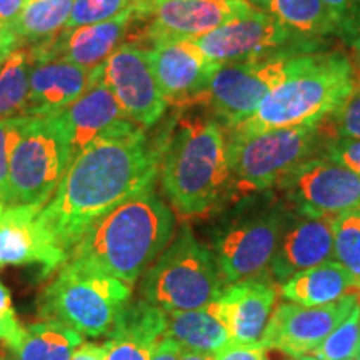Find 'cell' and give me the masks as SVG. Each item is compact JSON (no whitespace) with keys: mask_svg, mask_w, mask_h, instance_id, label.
I'll return each mask as SVG.
<instances>
[{"mask_svg":"<svg viewBox=\"0 0 360 360\" xmlns=\"http://www.w3.org/2000/svg\"><path fill=\"white\" fill-rule=\"evenodd\" d=\"M162 143L150 146L135 125L89 143L72 160L39 219L69 257L79 238L120 202L154 186Z\"/></svg>","mask_w":360,"mask_h":360,"instance_id":"6da1fadb","label":"cell"},{"mask_svg":"<svg viewBox=\"0 0 360 360\" xmlns=\"http://www.w3.org/2000/svg\"><path fill=\"white\" fill-rule=\"evenodd\" d=\"M174 231V210L148 186L90 225L65 262L132 285L170 244Z\"/></svg>","mask_w":360,"mask_h":360,"instance_id":"7a4b0ae2","label":"cell"},{"mask_svg":"<svg viewBox=\"0 0 360 360\" xmlns=\"http://www.w3.org/2000/svg\"><path fill=\"white\" fill-rule=\"evenodd\" d=\"M160 186L174 212L202 217L229 197L227 134L217 119L184 117L162 143Z\"/></svg>","mask_w":360,"mask_h":360,"instance_id":"3957f363","label":"cell"},{"mask_svg":"<svg viewBox=\"0 0 360 360\" xmlns=\"http://www.w3.org/2000/svg\"><path fill=\"white\" fill-rule=\"evenodd\" d=\"M355 87L354 67L344 53L310 52L290 57L282 82L267 94L249 119L229 134L250 135L321 122Z\"/></svg>","mask_w":360,"mask_h":360,"instance_id":"277c9868","label":"cell"},{"mask_svg":"<svg viewBox=\"0 0 360 360\" xmlns=\"http://www.w3.org/2000/svg\"><path fill=\"white\" fill-rule=\"evenodd\" d=\"M327 141L321 122L270 129L250 135L227 134L229 195H252L276 187Z\"/></svg>","mask_w":360,"mask_h":360,"instance_id":"5b68a950","label":"cell"},{"mask_svg":"<svg viewBox=\"0 0 360 360\" xmlns=\"http://www.w3.org/2000/svg\"><path fill=\"white\" fill-rule=\"evenodd\" d=\"M212 250L182 225L177 236L143 272L141 295L164 312H184L210 305L224 290Z\"/></svg>","mask_w":360,"mask_h":360,"instance_id":"8992f818","label":"cell"},{"mask_svg":"<svg viewBox=\"0 0 360 360\" xmlns=\"http://www.w3.org/2000/svg\"><path fill=\"white\" fill-rule=\"evenodd\" d=\"M130 294L132 285L119 278L64 262L40 294L39 314L84 337H101L112 330Z\"/></svg>","mask_w":360,"mask_h":360,"instance_id":"52a82bcc","label":"cell"},{"mask_svg":"<svg viewBox=\"0 0 360 360\" xmlns=\"http://www.w3.org/2000/svg\"><path fill=\"white\" fill-rule=\"evenodd\" d=\"M72 160L70 148L52 114L13 120L7 207H44Z\"/></svg>","mask_w":360,"mask_h":360,"instance_id":"ba28073f","label":"cell"},{"mask_svg":"<svg viewBox=\"0 0 360 360\" xmlns=\"http://www.w3.org/2000/svg\"><path fill=\"white\" fill-rule=\"evenodd\" d=\"M282 204H269L238 215L215 236L214 257L224 285L264 277L289 222Z\"/></svg>","mask_w":360,"mask_h":360,"instance_id":"9c48e42d","label":"cell"},{"mask_svg":"<svg viewBox=\"0 0 360 360\" xmlns=\"http://www.w3.org/2000/svg\"><path fill=\"white\" fill-rule=\"evenodd\" d=\"M192 42L209 60L219 65L278 56H302L317 49L315 39L287 29L259 8L249 15L227 22Z\"/></svg>","mask_w":360,"mask_h":360,"instance_id":"30bf717a","label":"cell"},{"mask_svg":"<svg viewBox=\"0 0 360 360\" xmlns=\"http://www.w3.org/2000/svg\"><path fill=\"white\" fill-rule=\"evenodd\" d=\"M289 60L290 57L278 56L219 65L200 103L212 110L224 129L237 127L282 82Z\"/></svg>","mask_w":360,"mask_h":360,"instance_id":"8fae6325","label":"cell"},{"mask_svg":"<svg viewBox=\"0 0 360 360\" xmlns=\"http://www.w3.org/2000/svg\"><path fill=\"white\" fill-rule=\"evenodd\" d=\"M299 214L337 220L360 212V177L328 157H312L277 186Z\"/></svg>","mask_w":360,"mask_h":360,"instance_id":"7c38bea8","label":"cell"},{"mask_svg":"<svg viewBox=\"0 0 360 360\" xmlns=\"http://www.w3.org/2000/svg\"><path fill=\"white\" fill-rule=\"evenodd\" d=\"M102 82L120 109L139 127H152L167 110V101L152 70L148 53L134 44H122L102 64Z\"/></svg>","mask_w":360,"mask_h":360,"instance_id":"4fadbf2b","label":"cell"},{"mask_svg":"<svg viewBox=\"0 0 360 360\" xmlns=\"http://www.w3.org/2000/svg\"><path fill=\"white\" fill-rule=\"evenodd\" d=\"M357 304L359 294L312 307L294 302L278 304L260 342L265 349L274 347L290 357H304L312 354L349 317Z\"/></svg>","mask_w":360,"mask_h":360,"instance_id":"5bb4252c","label":"cell"},{"mask_svg":"<svg viewBox=\"0 0 360 360\" xmlns=\"http://www.w3.org/2000/svg\"><path fill=\"white\" fill-rule=\"evenodd\" d=\"M147 53L167 103L197 105L202 102L219 64L209 60L192 40L155 42Z\"/></svg>","mask_w":360,"mask_h":360,"instance_id":"9a60e30c","label":"cell"},{"mask_svg":"<svg viewBox=\"0 0 360 360\" xmlns=\"http://www.w3.org/2000/svg\"><path fill=\"white\" fill-rule=\"evenodd\" d=\"M255 11L249 0H162L150 13L147 39L195 40Z\"/></svg>","mask_w":360,"mask_h":360,"instance_id":"2e32d148","label":"cell"},{"mask_svg":"<svg viewBox=\"0 0 360 360\" xmlns=\"http://www.w3.org/2000/svg\"><path fill=\"white\" fill-rule=\"evenodd\" d=\"M277 297L278 290L272 283L264 277H255L225 285L207 307L227 328L231 342L257 344L265 334Z\"/></svg>","mask_w":360,"mask_h":360,"instance_id":"e0dca14e","label":"cell"},{"mask_svg":"<svg viewBox=\"0 0 360 360\" xmlns=\"http://www.w3.org/2000/svg\"><path fill=\"white\" fill-rule=\"evenodd\" d=\"M135 19L134 8L114 17V19L77 29H64L56 37L34 44L29 47L32 62L64 58L85 69H97L119 47Z\"/></svg>","mask_w":360,"mask_h":360,"instance_id":"ac0fdd59","label":"cell"},{"mask_svg":"<svg viewBox=\"0 0 360 360\" xmlns=\"http://www.w3.org/2000/svg\"><path fill=\"white\" fill-rule=\"evenodd\" d=\"M40 209L11 205L0 215V269L39 264L47 276L65 262V252L40 222Z\"/></svg>","mask_w":360,"mask_h":360,"instance_id":"d6986e66","label":"cell"},{"mask_svg":"<svg viewBox=\"0 0 360 360\" xmlns=\"http://www.w3.org/2000/svg\"><path fill=\"white\" fill-rule=\"evenodd\" d=\"M52 115L64 134L72 159L103 135L129 130L137 125L127 119L114 94L102 82V79L77 101L65 109L53 112Z\"/></svg>","mask_w":360,"mask_h":360,"instance_id":"ffe728a7","label":"cell"},{"mask_svg":"<svg viewBox=\"0 0 360 360\" xmlns=\"http://www.w3.org/2000/svg\"><path fill=\"white\" fill-rule=\"evenodd\" d=\"M332 220L299 214L289 217L270 270L277 281L285 282L295 274L330 260L334 252Z\"/></svg>","mask_w":360,"mask_h":360,"instance_id":"44dd1931","label":"cell"},{"mask_svg":"<svg viewBox=\"0 0 360 360\" xmlns=\"http://www.w3.org/2000/svg\"><path fill=\"white\" fill-rule=\"evenodd\" d=\"M102 77V65L85 69L64 58L32 62L29 115H47L65 109Z\"/></svg>","mask_w":360,"mask_h":360,"instance_id":"7402d4cb","label":"cell"},{"mask_svg":"<svg viewBox=\"0 0 360 360\" xmlns=\"http://www.w3.org/2000/svg\"><path fill=\"white\" fill-rule=\"evenodd\" d=\"M165 328L167 312L143 299L129 302L107 334L105 360H150Z\"/></svg>","mask_w":360,"mask_h":360,"instance_id":"603a6c76","label":"cell"},{"mask_svg":"<svg viewBox=\"0 0 360 360\" xmlns=\"http://www.w3.org/2000/svg\"><path fill=\"white\" fill-rule=\"evenodd\" d=\"M282 295L299 305H327L345 295L360 294V283L337 260H327L287 278Z\"/></svg>","mask_w":360,"mask_h":360,"instance_id":"cb8c5ba5","label":"cell"},{"mask_svg":"<svg viewBox=\"0 0 360 360\" xmlns=\"http://www.w3.org/2000/svg\"><path fill=\"white\" fill-rule=\"evenodd\" d=\"M259 11L305 37L339 35L340 20L322 0H249Z\"/></svg>","mask_w":360,"mask_h":360,"instance_id":"d4e9b609","label":"cell"},{"mask_svg":"<svg viewBox=\"0 0 360 360\" xmlns=\"http://www.w3.org/2000/svg\"><path fill=\"white\" fill-rule=\"evenodd\" d=\"M165 335L179 342L186 350L202 354H215L231 342L227 328L209 307L167 312Z\"/></svg>","mask_w":360,"mask_h":360,"instance_id":"484cf974","label":"cell"},{"mask_svg":"<svg viewBox=\"0 0 360 360\" xmlns=\"http://www.w3.org/2000/svg\"><path fill=\"white\" fill-rule=\"evenodd\" d=\"M84 344V335L56 321L32 323L24 328L15 360H70Z\"/></svg>","mask_w":360,"mask_h":360,"instance_id":"4316f807","label":"cell"},{"mask_svg":"<svg viewBox=\"0 0 360 360\" xmlns=\"http://www.w3.org/2000/svg\"><path fill=\"white\" fill-rule=\"evenodd\" d=\"M74 0H29L12 24L20 44H39L65 29Z\"/></svg>","mask_w":360,"mask_h":360,"instance_id":"83f0119b","label":"cell"},{"mask_svg":"<svg viewBox=\"0 0 360 360\" xmlns=\"http://www.w3.org/2000/svg\"><path fill=\"white\" fill-rule=\"evenodd\" d=\"M30 69L32 57L25 47L15 49L0 65V120L29 115Z\"/></svg>","mask_w":360,"mask_h":360,"instance_id":"f1b7e54d","label":"cell"},{"mask_svg":"<svg viewBox=\"0 0 360 360\" xmlns=\"http://www.w3.org/2000/svg\"><path fill=\"white\" fill-rule=\"evenodd\" d=\"M334 257L360 283V212L342 215L332 224Z\"/></svg>","mask_w":360,"mask_h":360,"instance_id":"f546056e","label":"cell"},{"mask_svg":"<svg viewBox=\"0 0 360 360\" xmlns=\"http://www.w3.org/2000/svg\"><path fill=\"white\" fill-rule=\"evenodd\" d=\"M360 340V302L339 327L314 350L317 360H349L357 354Z\"/></svg>","mask_w":360,"mask_h":360,"instance_id":"4dcf8cb0","label":"cell"},{"mask_svg":"<svg viewBox=\"0 0 360 360\" xmlns=\"http://www.w3.org/2000/svg\"><path fill=\"white\" fill-rule=\"evenodd\" d=\"M321 127L327 139L345 137L360 141V82L355 80V87L340 107L323 117Z\"/></svg>","mask_w":360,"mask_h":360,"instance_id":"1f68e13d","label":"cell"},{"mask_svg":"<svg viewBox=\"0 0 360 360\" xmlns=\"http://www.w3.org/2000/svg\"><path fill=\"white\" fill-rule=\"evenodd\" d=\"M132 0H74L65 29H77L110 20L127 11Z\"/></svg>","mask_w":360,"mask_h":360,"instance_id":"d6a6232c","label":"cell"},{"mask_svg":"<svg viewBox=\"0 0 360 360\" xmlns=\"http://www.w3.org/2000/svg\"><path fill=\"white\" fill-rule=\"evenodd\" d=\"M22 337H24V327L20 326L13 309L11 292L0 281V342L13 350L19 347Z\"/></svg>","mask_w":360,"mask_h":360,"instance_id":"836d02e7","label":"cell"},{"mask_svg":"<svg viewBox=\"0 0 360 360\" xmlns=\"http://www.w3.org/2000/svg\"><path fill=\"white\" fill-rule=\"evenodd\" d=\"M323 150L330 160L344 165L360 177V141L357 139L332 137L323 142Z\"/></svg>","mask_w":360,"mask_h":360,"instance_id":"e575fe53","label":"cell"},{"mask_svg":"<svg viewBox=\"0 0 360 360\" xmlns=\"http://www.w3.org/2000/svg\"><path fill=\"white\" fill-rule=\"evenodd\" d=\"M339 37L360 53V0H354L349 11L340 17Z\"/></svg>","mask_w":360,"mask_h":360,"instance_id":"d590c367","label":"cell"},{"mask_svg":"<svg viewBox=\"0 0 360 360\" xmlns=\"http://www.w3.org/2000/svg\"><path fill=\"white\" fill-rule=\"evenodd\" d=\"M214 360H265V345L257 344H236L229 342L214 354Z\"/></svg>","mask_w":360,"mask_h":360,"instance_id":"8d00e7d4","label":"cell"},{"mask_svg":"<svg viewBox=\"0 0 360 360\" xmlns=\"http://www.w3.org/2000/svg\"><path fill=\"white\" fill-rule=\"evenodd\" d=\"M13 120H0V192L8 195V157H11V142L13 132Z\"/></svg>","mask_w":360,"mask_h":360,"instance_id":"74e56055","label":"cell"},{"mask_svg":"<svg viewBox=\"0 0 360 360\" xmlns=\"http://www.w3.org/2000/svg\"><path fill=\"white\" fill-rule=\"evenodd\" d=\"M182 350L184 347L179 344V342H175L174 339H170V337L164 335L159 342H157L150 360H179Z\"/></svg>","mask_w":360,"mask_h":360,"instance_id":"f35d334b","label":"cell"},{"mask_svg":"<svg viewBox=\"0 0 360 360\" xmlns=\"http://www.w3.org/2000/svg\"><path fill=\"white\" fill-rule=\"evenodd\" d=\"M27 0H0V25L11 29Z\"/></svg>","mask_w":360,"mask_h":360,"instance_id":"ab89813d","label":"cell"},{"mask_svg":"<svg viewBox=\"0 0 360 360\" xmlns=\"http://www.w3.org/2000/svg\"><path fill=\"white\" fill-rule=\"evenodd\" d=\"M19 47V40L8 27L0 25V65L7 60V57Z\"/></svg>","mask_w":360,"mask_h":360,"instance_id":"60d3db41","label":"cell"},{"mask_svg":"<svg viewBox=\"0 0 360 360\" xmlns=\"http://www.w3.org/2000/svg\"><path fill=\"white\" fill-rule=\"evenodd\" d=\"M70 360H105V347L98 344H82Z\"/></svg>","mask_w":360,"mask_h":360,"instance_id":"b9f144b4","label":"cell"},{"mask_svg":"<svg viewBox=\"0 0 360 360\" xmlns=\"http://www.w3.org/2000/svg\"><path fill=\"white\" fill-rule=\"evenodd\" d=\"M162 0H132V8L135 13V19H146V17H150L152 11H154L155 6Z\"/></svg>","mask_w":360,"mask_h":360,"instance_id":"7bdbcfd3","label":"cell"},{"mask_svg":"<svg viewBox=\"0 0 360 360\" xmlns=\"http://www.w3.org/2000/svg\"><path fill=\"white\" fill-rule=\"evenodd\" d=\"M322 2L326 4L327 7H330L332 11L337 13V17H339L340 20V17L349 11V7L352 6L354 0H322Z\"/></svg>","mask_w":360,"mask_h":360,"instance_id":"ee69618b","label":"cell"},{"mask_svg":"<svg viewBox=\"0 0 360 360\" xmlns=\"http://www.w3.org/2000/svg\"><path fill=\"white\" fill-rule=\"evenodd\" d=\"M179 360H214V354H202V352H193V350H182Z\"/></svg>","mask_w":360,"mask_h":360,"instance_id":"f6af8a7d","label":"cell"},{"mask_svg":"<svg viewBox=\"0 0 360 360\" xmlns=\"http://www.w3.org/2000/svg\"><path fill=\"white\" fill-rule=\"evenodd\" d=\"M7 209V200H6V197H4V193L0 192V215L4 214V210Z\"/></svg>","mask_w":360,"mask_h":360,"instance_id":"bcb514c9","label":"cell"},{"mask_svg":"<svg viewBox=\"0 0 360 360\" xmlns=\"http://www.w3.org/2000/svg\"><path fill=\"white\" fill-rule=\"evenodd\" d=\"M295 360H317L314 355H304V357H297Z\"/></svg>","mask_w":360,"mask_h":360,"instance_id":"7dc6e473","label":"cell"},{"mask_svg":"<svg viewBox=\"0 0 360 360\" xmlns=\"http://www.w3.org/2000/svg\"><path fill=\"white\" fill-rule=\"evenodd\" d=\"M355 357L360 359V340H359V347H357V354H355Z\"/></svg>","mask_w":360,"mask_h":360,"instance_id":"c3c4849f","label":"cell"},{"mask_svg":"<svg viewBox=\"0 0 360 360\" xmlns=\"http://www.w3.org/2000/svg\"><path fill=\"white\" fill-rule=\"evenodd\" d=\"M349 360H360L359 357H354V359H349Z\"/></svg>","mask_w":360,"mask_h":360,"instance_id":"681fc988","label":"cell"},{"mask_svg":"<svg viewBox=\"0 0 360 360\" xmlns=\"http://www.w3.org/2000/svg\"><path fill=\"white\" fill-rule=\"evenodd\" d=\"M359 67H360V53H359Z\"/></svg>","mask_w":360,"mask_h":360,"instance_id":"f907efd6","label":"cell"},{"mask_svg":"<svg viewBox=\"0 0 360 360\" xmlns=\"http://www.w3.org/2000/svg\"><path fill=\"white\" fill-rule=\"evenodd\" d=\"M27 2H29V0H27Z\"/></svg>","mask_w":360,"mask_h":360,"instance_id":"816d5d0a","label":"cell"}]
</instances>
